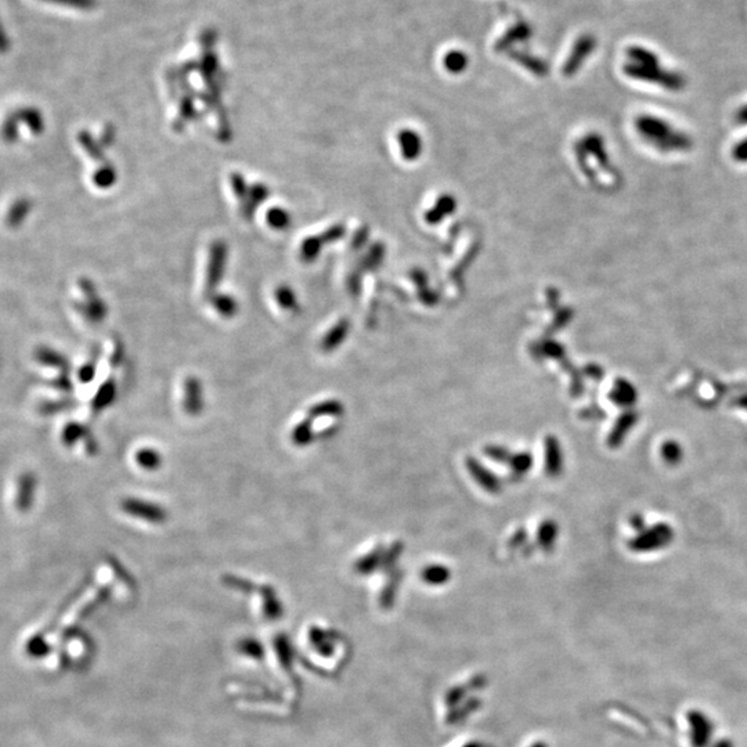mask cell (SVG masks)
I'll use <instances>...</instances> for the list:
<instances>
[{"label": "cell", "instance_id": "cell-6", "mask_svg": "<svg viewBox=\"0 0 747 747\" xmlns=\"http://www.w3.org/2000/svg\"><path fill=\"white\" fill-rule=\"evenodd\" d=\"M63 395L64 393H50V388L48 387L43 392L38 391L31 400L32 413L38 418H45L52 417L59 411H64L68 406V400Z\"/></svg>", "mask_w": 747, "mask_h": 747}, {"label": "cell", "instance_id": "cell-27", "mask_svg": "<svg viewBox=\"0 0 747 747\" xmlns=\"http://www.w3.org/2000/svg\"><path fill=\"white\" fill-rule=\"evenodd\" d=\"M484 454L491 460V461H495V462H500V464H504V462H509L512 454L505 449V447H501V446H486L484 447Z\"/></svg>", "mask_w": 747, "mask_h": 747}, {"label": "cell", "instance_id": "cell-10", "mask_svg": "<svg viewBox=\"0 0 747 747\" xmlns=\"http://www.w3.org/2000/svg\"><path fill=\"white\" fill-rule=\"evenodd\" d=\"M597 46V39L593 35H583L576 42L573 52L569 57V60L565 64L564 72L566 76H571L576 74V71L580 68V65L584 63L587 56H590Z\"/></svg>", "mask_w": 747, "mask_h": 747}, {"label": "cell", "instance_id": "cell-14", "mask_svg": "<svg viewBox=\"0 0 747 747\" xmlns=\"http://www.w3.org/2000/svg\"><path fill=\"white\" fill-rule=\"evenodd\" d=\"M638 417L635 413L633 411H628V413H624L616 422L613 431L611 432L609 435V439H608V443L611 447H617L626 438V435L630 432V429L633 428V425L637 422Z\"/></svg>", "mask_w": 747, "mask_h": 747}, {"label": "cell", "instance_id": "cell-26", "mask_svg": "<svg viewBox=\"0 0 747 747\" xmlns=\"http://www.w3.org/2000/svg\"><path fill=\"white\" fill-rule=\"evenodd\" d=\"M402 552H403V545L400 542H396L389 549L384 551L381 568L384 571H392L398 562V559L400 557Z\"/></svg>", "mask_w": 747, "mask_h": 747}, {"label": "cell", "instance_id": "cell-25", "mask_svg": "<svg viewBox=\"0 0 747 747\" xmlns=\"http://www.w3.org/2000/svg\"><path fill=\"white\" fill-rule=\"evenodd\" d=\"M467 64H468L467 56L462 52H458V50L450 52L444 57V67L453 74L462 72L465 70Z\"/></svg>", "mask_w": 747, "mask_h": 747}, {"label": "cell", "instance_id": "cell-23", "mask_svg": "<svg viewBox=\"0 0 747 747\" xmlns=\"http://www.w3.org/2000/svg\"><path fill=\"white\" fill-rule=\"evenodd\" d=\"M451 573L443 565H431L422 571V580L431 586H442L447 583Z\"/></svg>", "mask_w": 747, "mask_h": 747}, {"label": "cell", "instance_id": "cell-8", "mask_svg": "<svg viewBox=\"0 0 747 747\" xmlns=\"http://www.w3.org/2000/svg\"><path fill=\"white\" fill-rule=\"evenodd\" d=\"M544 462H545V473L549 478H557L562 473L564 469V453L562 447H560L559 440L549 435L545 438L544 442Z\"/></svg>", "mask_w": 747, "mask_h": 747}, {"label": "cell", "instance_id": "cell-17", "mask_svg": "<svg viewBox=\"0 0 747 747\" xmlns=\"http://www.w3.org/2000/svg\"><path fill=\"white\" fill-rule=\"evenodd\" d=\"M609 398L617 406H631L637 399V393L628 381L619 380L616 381Z\"/></svg>", "mask_w": 747, "mask_h": 747}, {"label": "cell", "instance_id": "cell-18", "mask_svg": "<svg viewBox=\"0 0 747 747\" xmlns=\"http://www.w3.org/2000/svg\"><path fill=\"white\" fill-rule=\"evenodd\" d=\"M134 462L141 469L152 472L162 465V456L152 447H141L134 453Z\"/></svg>", "mask_w": 747, "mask_h": 747}, {"label": "cell", "instance_id": "cell-4", "mask_svg": "<svg viewBox=\"0 0 747 747\" xmlns=\"http://www.w3.org/2000/svg\"><path fill=\"white\" fill-rule=\"evenodd\" d=\"M119 506L127 516L145 523L161 524L167 519V512L162 505L144 498L126 497L121 501Z\"/></svg>", "mask_w": 747, "mask_h": 747}, {"label": "cell", "instance_id": "cell-15", "mask_svg": "<svg viewBox=\"0 0 747 747\" xmlns=\"http://www.w3.org/2000/svg\"><path fill=\"white\" fill-rule=\"evenodd\" d=\"M291 440L295 446L303 447L309 446L314 439V431H313V421L310 418H303L299 422H296L291 429Z\"/></svg>", "mask_w": 747, "mask_h": 747}, {"label": "cell", "instance_id": "cell-28", "mask_svg": "<svg viewBox=\"0 0 747 747\" xmlns=\"http://www.w3.org/2000/svg\"><path fill=\"white\" fill-rule=\"evenodd\" d=\"M662 454L664 457V460L670 464H675L679 461L681 456H682V451L679 449V446L677 443H673V442H668L663 446V450H662Z\"/></svg>", "mask_w": 747, "mask_h": 747}, {"label": "cell", "instance_id": "cell-16", "mask_svg": "<svg viewBox=\"0 0 747 747\" xmlns=\"http://www.w3.org/2000/svg\"><path fill=\"white\" fill-rule=\"evenodd\" d=\"M345 409L340 402L338 400H324L320 403L313 405L307 410V418L317 420V418H327V417H340L343 414Z\"/></svg>", "mask_w": 747, "mask_h": 747}, {"label": "cell", "instance_id": "cell-13", "mask_svg": "<svg viewBox=\"0 0 747 747\" xmlns=\"http://www.w3.org/2000/svg\"><path fill=\"white\" fill-rule=\"evenodd\" d=\"M115 398H116V389H115L114 382L112 381H108L107 384L104 382L90 399V410L93 413H100L108 406H111Z\"/></svg>", "mask_w": 747, "mask_h": 747}, {"label": "cell", "instance_id": "cell-31", "mask_svg": "<svg viewBox=\"0 0 747 747\" xmlns=\"http://www.w3.org/2000/svg\"><path fill=\"white\" fill-rule=\"evenodd\" d=\"M526 541H527V533L524 531V529H519V530L512 535V538L509 540V546H511V548H518V546L523 545Z\"/></svg>", "mask_w": 747, "mask_h": 747}, {"label": "cell", "instance_id": "cell-20", "mask_svg": "<svg viewBox=\"0 0 747 747\" xmlns=\"http://www.w3.org/2000/svg\"><path fill=\"white\" fill-rule=\"evenodd\" d=\"M557 535V524L553 520H544L537 533V541L540 548H542L545 552H549L553 548V544L556 541Z\"/></svg>", "mask_w": 747, "mask_h": 747}, {"label": "cell", "instance_id": "cell-3", "mask_svg": "<svg viewBox=\"0 0 747 747\" xmlns=\"http://www.w3.org/2000/svg\"><path fill=\"white\" fill-rule=\"evenodd\" d=\"M624 74L633 79L653 83L671 92H679L686 86V79L682 74H678L675 71H667L662 68L660 65L641 67V65L630 63L624 67Z\"/></svg>", "mask_w": 747, "mask_h": 747}, {"label": "cell", "instance_id": "cell-32", "mask_svg": "<svg viewBox=\"0 0 747 747\" xmlns=\"http://www.w3.org/2000/svg\"><path fill=\"white\" fill-rule=\"evenodd\" d=\"M735 121L739 125H747V104L740 107L735 114Z\"/></svg>", "mask_w": 747, "mask_h": 747}, {"label": "cell", "instance_id": "cell-12", "mask_svg": "<svg viewBox=\"0 0 747 747\" xmlns=\"http://www.w3.org/2000/svg\"><path fill=\"white\" fill-rule=\"evenodd\" d=\"M531 37V28L527 23L524 21H519L516 25H513L497 43H495V50L497 52H504V50H508L513 43H518V42H523V41H527L529 38Z\"/></svg>", "mask_w": 747, "mask_h": 747}, {"label": "cell", "instance_id": "cell-11", "mask_svg": "<svg viewBox=\"0 0 747 747\" xmlns=\"http://www.w3.org/2000/svg\"><path fill=\"white\" fill-rule=\"evenodd\" d=\"M467 468L469 473L472 475V478L476 480V483L482 486L490 494H497L501 490L500 479L494 473H491L484 465H482L476 458L468 457Z\"/></svg>", "mask_w": 747, "mask_h": 747}, {"label": "cell", "instance_id": "cell-19", "mask_svg": "<svg viewBox=\"0 0 747 747\" xmlns=\"http://www.w3.org/2000/svg\"><path fill=\"white\" fill-rule=\"evenodd\" d=\"M382 555H384V546H377L376 551L367 553L365 556H362L361 559L357 560L356 565H354V571L357 573H360V575L372 573L374 571H377L378 568H381Z\"/></svg>", "mask_w": 747, "mask_h": 747}, {"label": "cell", "instance_id": "cell-2", "mask_svg": "<svg viewBox=\"0 0 747 747\" xmlns=\"http://www.w3.org/2000/svg\"><path fill=\"white\" fill-rule=\"evenodd\" d=\"M38 479L30 471L17 472L8 489V504L16 516H25L32 511L38 498Z\"/></svg>", "mask_w": 747, "mask_h": 747}, {"label": "cell", "instance_id": "cell-22", "mask_svg": "<svg viewBox=\"0 0 747 747\" xmlns=\"http://www.w3.org/2000/svg\"><path fill=\"white\" fill-rule=\"evenodd\" d=\"M508 465H509V468H511L512 476H515L516 479H520V478L524 476V475L530 471V468L533 467V456H531L529 451L518 453V454H515V456L511 457Z\"/></svg>", "mask_w": 747, "mask_h": 747}, {"label": "cell", "instance_id": "cell-30", "mask_svg": "<svg viewBox=\"0 0 747 747\" xmlns=\"http://www.w3.org/2000/svg\"><path fill=\"white\" fill-rule=\"evenodd\" d=\"M46 2L59 3V5H68L71 8H79V9H88L93 5V0H46Z\"/></svg>", "mask_w": 747, "mask_h": 747}, {"label": "cell", "instance_id": "cell-7", "mask_svg": "<svg viewBox=\"0 0 747 747\" xmlns=\"http://www.w3.org/2000/svg\"><path fill=\"white\" fill-rule=\"evenodd\" d=\"M671 540V529L666 524H656L653 529L645 531L634 541L630 542L634 551H652L657 546L666 545Z\"/></svg>", "mask_w": 747, "mask_h": 747}, {"label": "cell", "instance_id": "cell-29", "mask_svg": "<svg viewBox=\"0 0 747 747\" xmlns=\"http://www.w3.org/2000/svg\"><path fill=\"white\" fill-rule=\"evenodd\" d=\"M732 156L737 162H747V139L733 145Z\"/></svg>", "mask_w": 747, "mask_h": 747}, {"label": "cell", "instance_id": "cell-24", "mask_svg": "<svg viewBox=\"0 0 747 747\" xmlns=\"http://www.w3.org/2000/svg\"><path fill=\"white\" fill-rule=\"evenodd\" d=\"M509 56L516 63H519V64L524 65L526 68H529L530 71H533L535 75H545L546 74V65L541 60H538V59H535V57H533L530 54L516 52V50H511Z\"/></svg>", "mask_w": 747, "mask_h": 747}, {"label": "cell", "instance_id": "cell-1", "mask_svg": "<svg viewBox=\"0 0 747 747\" xmlns=\"http://www.w3.org/2000/svg\"><path fill=\"white\" fill-rule=\"evenodd\" d=\"M635 129L649 145L664 154L686 152L693 147L689 134L656 115H639L635 119Z\"/></svg>", "mask_w": 747, "mask_h": 747}, {"label": "cell", "instance_id": "cell-5", "mask_svg": "<svg viewBox=\"0 0 747 747\" xmlns=\"http://www.w3.org/2000/svg\"><path fill=\"white\" fill-rule=\"evenodd\" d=\"M60 444L67 450H76V447L83 446V451L88 456H93L97 446L94 438H92L88 428L75 421H67L59 431Z\"/></svg>", "mask_w": 747, "mask_h": 747}, {"label": "cell", "instance_id": "cell-9", "mask_svg": "<svg viewBox=\"0 0 747 747\" xmlns=\"http://www.w3.org/2000/svg\"><path fill=\"white\" fill-rule=\"evenodd\" d=\"M204 409L203 387L196 377H190L184 381L183 393V410L189 416H198Z\"/></svg>", "mask_w": 747, "mask_h": 747}, {"label": "cell", "instance_id": "cell-21", "mask_svg": "<svg viewBox=\"0 0 747 747\" xmlns=\"http://www.w3.org/2000/svg\"><path fill=\"white\" fill-rule=\"evenodd\" d=\"M627 56L630 57L633 64L641 65V67H659L660 60L655 53L651 50L641 48V46H631L627 49Z\"/></svg>", "mask_w": 747, "mask_h": 747}]
</instances>
